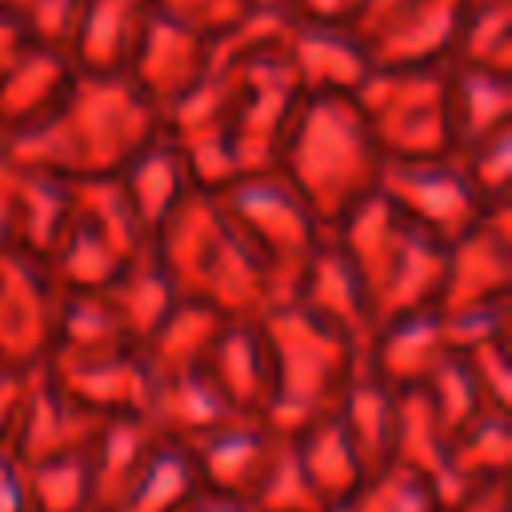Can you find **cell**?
<instances>
[{
    "label": "cell",
    "mask_w": 512,
    "mask_h": 512,
    "mask_svg": "<svg viewBox=\"0 0 512 512\" xmlns=\"http://www.w3.org/2000/svg\"><path fill=\"white\" fill-rule=\"evenodd\" d=\"M256 324L264 332L272 364V388L260 408V420L276 436H300L312 420L336 412L360 352L340 328H332L300 300L264 308Z\"/></svg>",
    "instance_id": "obj_1"
},
{
    "label": "cell",
    "mask_w": 512,
    "mask_h": 512,
    "mask_svg": "<svg viewBox=\"0 0 512 512\" xmlns=\"http://www.w3.org/2000/svg\"><path fill=\"white\" fill-rule=\"evenodd\" d=\"M156 256L168 268L176 296L204 300L240 320H256L268 308L260 252L232 220H220L208 208H188L160 224Z\"/></svg>",
    "instance_id": "obj_2"
},
{
    "label": "cell",
    "mask_w": 512,
    "mask_h": 512,
    "mask_svg": "<svg viewBox=\"0 0 512 512\" xmlns=\"http://www.w3.org/2000/svg\"><path fill=\"white\" fill-rule=\"evenodd\" d=\"M236 228L248 236V244L264 260V284H268V308L296 300L304 268L320 244L316 220L304 204L276 188H252L232 200Z\"/></svg>",
    "instance_id": "obj_3"
},
{
    "label": "cell",
    "mask_w": 512,
    "mask_h": 512,
    "mask_svg": "<svg viewBox=\"0 0 512 512\" xmlns=\"http://www.w3.org/2000/svg\"><path fill=\"white\" fill-rule=\"evenodd\" d=\"M100 420H104L100 412H92L88 404H80L76 396L60 388L48 360H36L24 368V392H20L12 428L4 436V448L20 464L72 452V448H88Z\"/></svg>",
    "instance_id": "obj_4"
},
{
    "label": "cell",
    "mask_w": 512,
    "mask_h": 512,
    "mask_svg": "<svg viewBox=\"0 0 512 512\" xmlns=\"http://www.w3.org/2000/svg\"><path fill=\"white\" fill-rule=\"evenodd\" d=\"M44 256L0 252V360L12 368H28L52 348V320L60 284Z\"/></svg>",
    "instance_id": "obj_5"
},
{
    "label": "cell",
    "mask_w": 512,
    "mask_h": 512,
    "mask_svg": "<svg viewBox=\"0 0 512 512\" xmlns=\"http://www.w3.org/2000/svg\"><path fill=\"white\" fill-rule=\"evenodd\" d=\"M44 360L52 376L60 380V388L100 416H116V412L144 416L148 412L156 372L140 344H116L104 352L44 356Z\"/></svg>",
    "instance_id": "obj_6"
},
{
    "label": "cell",
    "mask_w": 512,
    "mask_h": 512,
    "mask_svg": "<svg viewBox=\"0 0 512 512\" xmlns=\"http://www.w3.org/2000/svg\"><path fill=\"white\" fill-rule=\"evenodd\" d=\"M448 268V240L416 220H400L396 244L372 284V320H388L440 300Z\"/></svg>",
    "instance_id": "obj_7"
},
{
    "label": "cell",
    "mask_w": 512,
    "mask_h": 512,
    "mask_svg": "<svg viewBox=\"0 0 512 512\" xmlns=\"http://www.w3.org/2000/svg\"><path fill=\"white\" fill-rule=\"evenodd\" d=\"M272 436L276 432H268V424L256 412H236V416L188 436L184 448L192 452V464L208 492L248 500V492L268 460Z\"/></svg>",
    "instance_id": "obj_8"
},
{
    "label": "cell",
    "mask_w": 512,
    "mask_h": 512,
    "mask_svg": "<svg viewBox=\"0 0 512 512\" xmlns=\"http://www.w3.org/2000/svg\"><path fill=\"white\" fill-rule=\"evenodd\" d=\"M296 300L308 304L316 316H324L332 328H340L352 340V348L360 356H368V344L376 332L372 300H368V288L340 244H316Z\"/></svg>",
    "instance_id": "obj_9"
},
{
    "label": "cell",
    "mask_w": 512,
    "mask_h": 512,
    "mask_svg": "<svg viewBox=\"0 0 512 512\" xmlns=\"http://www.w3.org/2000/svg\"><path fill=\"white\" fill-rule=\"evenodd\" d=\"M448 352L452 348L444 340L440 308L428 304V308H412V312L380 320L372 332V344H368V364L392 388H408V384H424L428 372Z\"/></svg>",
    "instance_id": "obj_10"
},
{
    "label": "cell",
    "mask_w": 512,
    "mask_h": 512,
    "mask_svg": "<svg viewBox=\"0 0 512 512\" xmlns=\"http://www.w3.org/2000/svg\"><path fill=\"white\" fill-rule=\"evenodd\" d=\"M336 416L352 440V452L364 468V476L392 464V436H396V388L376 376L368 356L352 364V376L340 392Z\"/></svg>",
    "instance_id": "obj_11"
},
{
    "label": "cell",
    "mask_w": 512,
    "mask_h": 512,
    "mask_svg": "<svg viewBox=\"0 0 512 512\" xmlns=\"http://www.w3.org/2000/svg\"><path fill=\"white\" fill-rule=\"evenodd\" d=\"M508 284H512L508 232L500 220L484 224V216H480L448 248V268H444V288H440L436 308L448 312V308H464V304H476L488 296H504Z\"/></svg>",
    "instance_id": "obj_12"
},
{
    "label": "cell",
    "mask_w": 512,
    "mask_h": 512,
    "mask_svg": "<svg viewBox=\"0 0 512 512\" xmlns=\"http://www.w3.org/2000/svg\"><path fill=\"white\" fill-rule=\"evenodd\" d=\"M200 364L208 368V376L220 384V392L228 396V404L236 412H256L260 416V408L268 400V388H272V364H268L264 332H260L256 320L228 316Z\"/></svg>",
    "instance_id": "obj_13"
},
{
    "label": "cell",
    "mask_w": 512,
    "mask_h": 512,
    "mask_svg": "<svg viewBox=\"0 0 512 512\" xmlns=\"http://www.w3.org/2000/svg\"><path fill=\"white\" fill-rule=\"evenodd\" d=\"M228 416H236V408L228 404V396L220 392V384L208 376L204 364L156 372L152 400L144 412V420L156 436L188 440V436H196V432H204Z\"/></svg>",
    "instance_id": "obj_14"
},
{
    "label": "cell",
    "mask_w": 512,
    "mask_h": 512,
    "mask_svg": "<svg viewBox=\"0 0 512 512\" xmlns=\"http://www.w3.org/2000/svg\"><path fill=\"white\" fill-rule=\"evenodd\" d=\"M100 292H104V300L112 304V312L120 316L124 332H128L136 344H144V340L160 328V320L168 316V308L180 300V296H176V284H172V276H168V268L160 264L156 248H148V244H140V248L120 264V272L112 276V284L100 288Z\"/></svg>",
    "instance_id": "obj_15"
},
{
    "label": "cell",
    "mask_w": 512,
    "mask_h": 512,
    "mask_svg": "<svg viewBox=\"0 0 512 512\" xmlns=\"http://www.w3.org/2000/svg\"><path fill=\"white\" fill-rule=\"evenodd\" d=\"M200 488L204 484H200V472H196L184 440L152 436L144 460L136 464L128 488L112 512H180Z\"/></svg>",
    "instance_id": "obj_16"
},
{
    "label": "cell",
    "mask_w": 512,
    "mask_h": 512,
    "mask_svg": "<svg viewBox=\"0 0 512 512\" xmlns=\"http://www.w3.org/2000/svg\"><path fill=\"white\" fill-rule=\"evenodd\" d=\"M152 428L144 416L132 412H116L104 416L92 444H88V472H92V508L96 512H112L116 500L124 496L136 464L144 460L148 444H152Z\"/></svg>",
    "instance_id": "obj_17"
},
{
    "label": "cell",
    "mask_w": 512,
    "mask_h": 512,
    "mask_svg": "<svg viewBox=\"0 0 512 512\" xmlns=\"http://www.w3.org/2000/svg\"><path fill=\"white\" fill-rule=\"evenodd\" d=\"M296 452H300L304 476L316 488V496L324 500V508L336 504V500H348L364 484V468H360V460L352 452V440H348L336 412L312 420L296 436Z\"/></svg>",
    "instance_id": "obj_18"
},
{
    "label": "cell",
    "mask_w": 512,
    "mask_h": 512,
    "mask_svg": "<svg viewBox=\"0 0 512 512\" xmlns=\"http://www.w3.org/2000/svg\"><path fill=\"white\" fill-rule=\"evenodd\" d=\"M116 344H136L104 292L88 288H60L56 296V320H52V348L48 356H80V352H104Z\"/></svg>",
    "instance_id": "obj_19"
},
{
    "label": "cell",
    "mask_w": 512,
    "mask_h": 512,
    "mask_svg": "<svg viewBox=\"0 0 512 512\" xmlns=\"http://www.w3.org/2000/svg\"><path fill=\"white\" fill-rule=\"evenodd\" d=\"M392 460L420 472L428 484H436L448 464V432L440 428L432 400L424 384L396 388V436H392Z\"/></svg>",
    "instance_id": "obj_20"
},
{
    "label": "cell",
    "mask_w": 512,
    "mask_h": 512,
    "mask_svg": "<svg viewBox=\"0 0 512 512\" xmlns=\"http://www.w3.org/2000/svg\"><path fill=\"white\" fill-rule=\"evenodd\" d=\"M224 320H228V316H224L220 308H212V304H204V300L180 296V300L168 308V316L160 320V328L140 344L144 356H148V364H152V372H172V368L200 364Z\"/></svg>",
    "instance_id": "obj_21"
},
{
    "label": "cell",
    "mask_w": 512,
    "mask_h": 512,
    "mask_svg": "<svg viewBox=\"0 0 512 512\" xmlns=\"http://www.w3.org/2000/svg\"><path fill=\"white\" fill-rule=\"evenodd\" d=\"M56 256H52V280L60 288H88L100 292L112 284V276L120 272V264L128 260L92 220H80L68 228V236H56Z\"/></svg>",
    "instance_id": "obj_22"
},
{
    "label": "cell",
    "mask_w": 512,
    "mask_h": 512,
    "mask_svg": "<svg viewBox=\"0 0 512 512\" xmlns=\"http://www.w3.org/2000/svg\"><path fill=\"white\" fill-rule=\"evenodd\" d=\"M32 512H84L92 508V472L88 448L56 452L32 464H20Z\"/></svg>",
    "instance_id": "obj_23"
},
{
    "label": "cell",
    "mask_w": 512,
    "mask_h": 512,
    "mask_svg": "<svg viewBox=\"0 0 512 512\" xmlns=\"http://www.w3.org/2000/svg\"><path fill=\"white\" fill-rule=\"evenodd\" d=\"M252 512H324V500L304 476L296 436H272L268 460L248 492Z\"/></svg>",
    "instance_id": "obj_24"
},
{
    "label": "cell",
    "mask_w": 512,
    "mask_h": 512,
    "mask_svg": "<svg viewBox=\"0 0 512 512\" xmlns=\"http://www.w3.org/2000/svg\"><path fill=\"white\" fill-rule=\"evenodd\" d=\"M508 452H512V432H508V408L484 404L452 440H448V464L464 472L468 480H496L508 476Z\"/></svg>",
    "instance_id": "obj_25"
},
{
    "label": "cell",
    "mask_w": 512,
    "mask_h": 512,
    "mask_svg": "<svg viewBox=\"0 0 512 512\" xmlns=\"http://www.w3.org/2000/svg\"><path fill=\"white\" fill-rule=\"evenodd\" d=\"M348 500H352V512H444L436 504L432 484L396 460L364 476V484Z\"/></svg>",
    "instance_id": "obj_26"
},
{
    "label": "cell",
    "mask_w": 512,
    "mask_h": 512,
    "mask_svg": "<svg viewBox=\"0 0 512 512\" xmlns=\"http://www.w3.org/2000/svg\"><path fill=\"white\" fill-rule=\"evenodd\" d=\"M424 392H428L432 412H436L440 428L448 432V440H452V436H456V432H460V428L488 404L484 392H480V384H476V376L468 372V364H464L460 352H448V356L428 372Z\"/></svg>",
    "instance_id": "obj_27"
},
{
    "label": "cell",
    "mask_w": 512,
    "mask_h": 512,
    "mask_svg": "<svg viewBox=\"0 0 512 512\" xmlns=\"http://www.w3.org/2000/svg\"><path fill=\"white\" fill-rule=\"evenodd\" d=\"M440 320H444V340L452 352H464L480 340H508V292L464 304V308H448L440 312Z\"/></svg>",
    "instance_id": "obj_28"
},
{
    "label": "cell",
    "mask_w": 512,
    "mask_h": 512,
    "mask_svg": "<svg viewBox=\"0 0 512 512\" xmlns=\"http://www.w3.org/2000/svg\"><path fill=\"white\" fill-rule=\"evenodd\" d=\"M468 372L476 376L480 392L496 408H512V368H508V340H480L460 352Z\"/></svg>",
    "instance_id": "obj_29"
},
{
    "label": "cell",
    "mask_w": 512,
    "mask_h": 512,
    "mask_svg": "<svg viewBox=\"0 0 512 512\" xmlns=\"http://www.w3.org/2000/svg\"><path fill=\"white\" fill-rule=\"evenodd\" d=\"M0 512H32L20 460L0 444Z\"/></svg>",
    "instance_id": "obj_30"
},
{
    "label": "cell",
    "mask_w": 512,
    "mask_h": 512,
    "mask_svg": "<svg viewBox=\"0 0 512 512\" xmlns=\"http://www.w3.org/2000/svg\"><path fill=\"white\" fill-rule=\"evenodd\" d=\"M20 392H24V368H12V364L0 360V444H4V436H8V428H12Z\"/></svg>",
    "instance_id": "obj_31"
},
{
    "label": "cell",
    "mask_w": 512,
    "mask_h": 512,
    "mask_svg": "<svg viewBox=\"0 0 512 512\" xmlns=\"http://www.w3.org/2000/svg\"><path fill=\"white\" fill-rule=\"evenodd\" d=\"M452 512H508V476H496V480H484L460 508Z\"/></svg>",
    "instance_id": "obj_32"
},
{
    "label": "cell",
    "mask_w": 512,
    "mask_h": 512,
    "mask_svg": "<svg viewBox=\"0 0 512 512\" xmlns=\"http://www.w3.org/2000/svg\"><path fill=\"white\" fill-rule=\"evenodd\" d=\"M180 512H252V504L240 500V496H224V492H208V488H200Z\"/></svg>",
    "instance_id": "obj_33"
},
{
    "label": "cell",
    "mask_w": 512,
    "mask_h": 512,
    "mask_svg": "<svg viewBox=\"0 0 512 512\" xmlns=\"http://www.w3.org/2000/svg\"><path fill=\"white\" fill-rule=\"evenodd\" d=\"M84 512H96V508H84Z\"/></svg>",
    "instance_id": "obj_34"
}]
</instances>
